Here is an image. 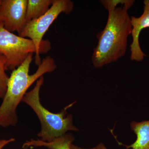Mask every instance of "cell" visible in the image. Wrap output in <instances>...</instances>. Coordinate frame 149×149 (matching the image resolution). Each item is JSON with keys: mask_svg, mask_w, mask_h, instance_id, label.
I'll use <instances>...</instances> for the list:
<instances>
[{"mask_svg": "<svg viewBox=\"0 0 149 149\" xmlns=\"http://www.w3.org/2000/svg\"><path fill=\"white\" fill-rule=\"evenodd\" d=\"M100 2L109 14L105 27L97 35L98 42L92 55V62L97 68L116 61L125 54L128 36L132 30L128 10L135 1L125 0L120 7L116 6L122 0H103Z\"/></svg>", "mask_w": 149, "mask_h": 149, "instance_id": "obj_1", "label": "cell"}, {"mask_svg": "<svg viewBox=\"0 0 149 149\" xmlns=\"http://www.w3.org/2000/svg\"><path fill=\"white\" fill-rule=\"evenodd\" d=\"M29 54L23 63L13 70L9 77L7 88L0 106V126H15L18 122L17 109L29 87L44 74L53 72L56 68L55 61L50 56L42 60L34 74H29V67L33 59Z\"/></svg>", "mask_w": 149, "mask_h": 149, "instance_id": "obj_2", "label": "cell"}, {"mask_svg": "<svg viewBox=\"0 0 149 149\" xmlns=\"http://www.w3.org/2000/svg\"><path fill=\"white\" fill-rule=\"evenodd\" d=\"M44 82L43 76L37 81L32 90L25 94L22 102L31 107L37 116L41 124V130L37 134L40 140L51 142L66 134L68 131H79L73 125L72 114L67 116V110L75 103L70 104L58 113H53L41 104L40 91Z\"/></svg>", "mask_w": 149, "mask_h": 149, "instance_id": "obj_3", "label": "cell"}, {"mask_svg": "<svg viewBox=\"0 0 149 149\" xmlns=\"http://www.w3.org/2000/svg\"><path fill=\"white\" fill-rule=\"evenodd\" d=\"M74 8V3L70 0H54L49 10L42 16L27 22L19 36L28 38L34 43L36 49L35 63L39 66L41 62L40 54L47 53L51 44L48 40H43V37L54 22L61 13L69 14Z\"/></svg>", "mask_w": 149, "mask_h": 149, "instance_id": "obj_4", "label": "cell"}, {"mask_svg": "<svg viewBox=\"0 0 149 149\" xmlns=\"http://www.w3.org/2000/svg\"><path fill=\"white\" fill-rule=\"evenodd\" d=\"M36 52L32 40L9 32L0 23V54L6 58L7 70H14L23 63L29 54Z\"/></svg>", "mask_w": 149, "mask_h": 149, "instance_id": "obj_5", "label": "cell"}, {"mask_svg": "<svg viewBox=\"0 0 149 149\" xmlns=\"http://www.w3.org/2000/svg\"><path fill=\"white\" fill-rule=\"evenodd\" d=\"M27 0H2L0 20L6 29L20 35L27 22Z\"/></svg>", "mask_w": 149, "mask_h": 149, "instance_id": "obj_6", "label": "cell"}, {"mask_svg": "<svg viewBox=\"0 0 149 149\" xmlns=\"http://www.w3.org/2000/svg\"><path fill=\"white\" fill-rule=\"evenodd\" d=\"M144 3V12L142 15L139 17L132 16L130 18L132 25L131 34L133 38L130 45V59L138 62L142 61L144 57L146 56L139 44L140 33L143 29L149 28V0H145Z\"/></svg>", "mask_w": 149, "mask_h": 149, "instance_id": "obj_7", "label": "cell"}, {"mask_svg": "<svg viewBox=\"0 0 149 149\" xmlns=\"http://www.w3.org/2000/svg\"><path fill=\"white\" fill-rule=\"evenodd\" d=\"M74 138L71 133L65 134L56 138L51 142H46L42 140L32 139L24 143L22 148L27 149L30 147H44L49 149H71L70 146Z\"/></svg>", "mask_w": 149, "mask_h": 149, "instance_id": "obj_8", "label": "cell"}, {"mask_svg": "<svg viewBox=\"0 0 149 149\" xmlns=\"http://www.w3.org/2000/svg\"><path fill=\"white\" fill-rule=\"evenodd\" d=\"M130 126L137 136V139L131 145L125 146L126 149H149V120L140 122L133 121Z\"/></svg>", "mask_w": 149, "mask_h": 149, "instance_id": "obj_9", "label": "cell"}, {"mask_svg": "<svg viewBox=\"0 0 149 149\" xmlns=\"http://www.w3.org/2000/svg\"><path fill=\"white\" fill-rule=\"evenodd\" d=\"M54 0H27L26 19L27 22L42 16L51 7Z\"/></svg>", "mask_w": 149, "mask_h": 149, "instance_id": "obj_10", "label": "cell"}, {"mask_svg": "<svg viewBox=\"0 0 149 149\" xmlns=\"http://www.w3.org/2000/svg\"><path fill=\"white\" fill-rule=\"evenodd\" d=\"M6 58L0 54V98L3 99L7 88L9 77L6 73Z\"/></svg>", "mask_w": 149, "mask_h": 149, "instance_id": "obj_11", "label": "cell"}, {"mask_svg": "<svg viewBox=\"0 0 149 149\" xmlns=\"http://www.w3.org/2000/svg\"><path fill=\"white\" fill-rule=\"evenodd\" d=\"M70 149H107V148L106 147L104 146V145L103 143H100L97 146H96V147L94 148H92L90 149H85L83 148H80V147L77 146H74L73 144H71L70 146Z\"/></svg>", "mask_w": 149, "mask_h": 149, "instance_id": "obj_12", "label": "cell"}, {"mask_svg": "<svg viewBox=\"0 0 149 149\" xmlns=\"http://www.w3.org/2000/svg\"><path fill=\"white\" fill-rule=\"evenodd\" d=\"M15 141V139L14 138H11L9 139H1L0 140V149H3L4 147L7 145Z\"/></svg>", "mask_w": 149, "mask_h": 149, "instance_id": "obj_13", "label": "cell"}, {"mask_svg": "<svg viewBox=\"0 0 149 149\" xmlns=\"http://www.w3.org/2000/svg\"><path fill=\"white\" fill-rule=\"evenodd\" d=\"M2 0H0V6H1V3ZM1 20H0V23H1Z\"/></svg>", "mask_w": 149, "mask_h": 149, "instance_id": "obj_14", "label": "cell"}]
</instances>
